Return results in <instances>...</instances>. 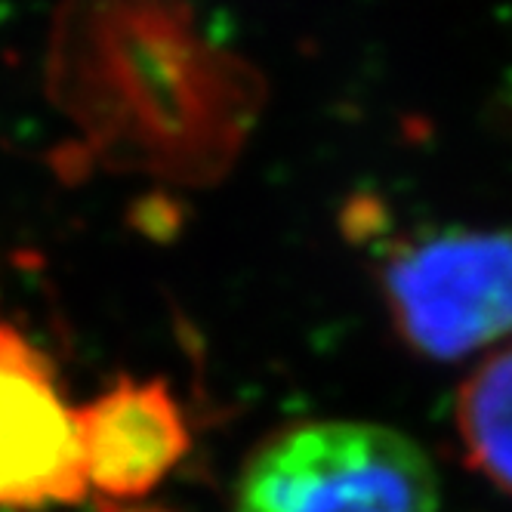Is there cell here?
Masks as SVG:
<instances>
[{
    "instance_id": "7a4b0ae2",
    "label": "cell",
    "mask_w": 512,
    "mask_h": 512,
    "mask_svg": "<svg viewBox=\"0 0 512 512\" xmlns=\"http://www.w3.org/2000/svg\"><path fill=\"white\" fill-rule=\"evenodd\" d=\"M232 512H438V475L405 432L318 420L250 454Z\"/></svg>"
},
{
    "instance_id": "6da1fadb",
    "label": "cell",
    "mask_w": 512,
    "mask_h": 512,
    "mask_svg": "<svg viewBox=\"0 0 512 512\" xmlns=\"http://www.w3.org/2000/svg\"><path fill=\"white\" fill-rule=\"evenodd\" d=\"M47 78L96 136L186 167L229 155L263 96L256 71L207 38L186 0H62Z\"/></svg>"
},
{
    "instance_id": "3957f363",
    "label": "cell",
    "mask_w": 512,
    "mask_h": 512,
    "mask_svg": "<svg viewBox=\"0 0 512 512\" xmlns=\"http://www.w3.org/2000/svg\"><path fill=\"white\" fill-rule=\"evenodd\" d=\"M398 337L432 361L512 340V229H442L401 244L383 266Z\"/></svg>"
},
{
    "instance_id": "277c9868",
    "label": "cell",
    "mask_w": 512,
    "mask_h": 512,
    "mask_svg": "<svg viewBox=\"0 0 512 512\" xmlns=\"http://www.w3.org/2000/svg\"><path fill=\"white\" fill-rule=\"evenodd\" d=\"M87 497L75 408L44 352L0 318V509H50Z\"/></svg>"
},
{
    "instance_id": "8992f818",
    "label": "cell",
    "mask_w": 512,
    "mask_h": 512,
    "mask_svg": "<svg viewBox=\"0 0 512 512\" xmlns=\"http://www.w3.org/2000/svg\"><path fill=\"white\" fill-rule=\"evenodd\" d=\"M466 463L512 497V340L479 361L454 405Z\"/></svg>"
},
{
    "instance_id": "5b68a950",
    "label": "cell",
    "mask_w": 512,
    "mask_h": 512,
    "mask_svg": "<svg viewBox=\"0 0 512 512\" xmlns=\"http://www.w3.org/2000/svg\"><path fill=\"white\" fill-rule=\"evenodd\" d=\"M87 491L139 500L186 460L192 435L164 380L124 377L75 408Z\"/></svg>"
}]
</instances>
